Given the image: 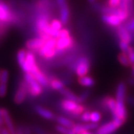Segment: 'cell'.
Returning <instances> with one entry per match:
<instances>
[{
  "mask_svg": "<svg viewBox=\"0 0 134 134\" xmlns=\"http://www.w3.org/2000/svg\"><path fill=\"white\" fill-rule=\"evenodd\" d=\"M91 60L87 55H80L68 65V70L70 73L74 72L78 77L88 75L91 70Z\"/></svg>",
  "mask_w": 134,
  "mask_h": 134,
  "instance_id": "cell-1",
  "label": "cell"
},
{
  "mask_svg": "<svg viewBox=\"0 0 134 134\" xmlns=\"http://www.w3.org/2000/svg\"><path fill=\"white\" fill-rule=\"evenodd\" d=\"M24 79L27 85V98L36 99L43 93V87L31 74L24 73Z\"/></svg>",
  "mask_w": 134,
  "mask_h": 134,
  "instance_id": "cell-2",
  "label": "cell"
},
{
  "mask_svg": "<svg viewBox=\"0 0 134 134\" xmlns=\"http://www.w3.org/2000/svg\"><path fill=\"white\" fill-rule=\"evenodd\" d=\"M40 56L42 59L45 61L53 60L57 57V39L56 38H50L47 40L41 49L36 53Z\"/></svg>",
  "mask_w": 134,
  "mask_h": 134,
  "instance_id": "cell-3",
  "label": "cell"
},
{
  "mask_svg": "<svg viewBox=\"0 0 134 134\" xmlns=\"http://www.w3.org/2000/svg\"><path fill=\"white\" fill-rule=\"evenodd\" d=\"M125 123L120 119H112L111 121H108L98 127L96 129V134H112L119 129Z\"/></svg>",
  "mask_w": 134,
  "mask_h": 134,
  "instance_id": "cell-4",
  "label": "cell"
},
{
  "mask_svg": "<svg viewBox=\"0 0 134 134\" xmlns=\"http://www.w3.org/2000/svg\"><path fill=\"white\" fill-rule=\"evenodd\" d=\"M27 98V85L24 79H21L19 82L18 87L14 94V103L17 105H20L24 103L26 99Z\"/></svg>",
  "mask_w": 134,
  "mask_h": 134,
  "instance_id": "cell-5",
  "label": "cell"
},
{
  "mask_svg": "<svg viewBox=\"0 0 134 134\" xmlns=\"http://www.w3.org/2000/svg\"><path fill=\"white\" fill-rule=\"evenodd\" d=\"M45 40L42 39L41 37H34V38H31V39L27 40L25 43V48L26 49H27L28 51H32L35 54H36L38 53L42 46L45 43Z\"/></svg>",
  "mask_w": 134,
  "mask_h": 134,
  "instance_id": "cell-6",
  "label": "cell"
},
{
  "mask_svg": "<svg viewBox=\"0 0 134 134\" xmlns=\"http://www.w3.org/2000/svg\"><path fill=\"white\" fill-rule=\"evenodd\" d=\"M116 33L117 36V38L119 41H123L130 44V43L133 40V34L131 32H129L127 27L124 26V24H122L116 28Z\"/></svg>",
  "mask_w": 134,
  "mask_h": 134,
  "instance_id": "cell-7",
  "label": "cell"
},
{
  "mask_svg": "<svg viewBox=\"0 0 134 134\" xmlns=\"http://www.w3.org/2000/svg\"><path fill=\"white\" fill-rule=\"evenodd\" d=\"M101 20L106 25L111 27L116 28L124 24L121 18L116 14L111 15H101Z\"/></svg>",
  "mask_w": 134,
  "mask_h": 134,
  "instance_id": "cell-8",
  "label": "cell"
},
{
  "mask_svg": "<svg viewBox=\"0 0 134 134\" xmlns=\"http://www.w3.org/2000/svg\"><path fill=\"white\" fill-rule=\"evenodd\" d=\"M101 104L103 109L110 111L111 116L113 117L116 109V99L111 96H104L101 100Z\"/></svg>",
  "mask_w": 134,
  "mask_h": 134,
  "instance_id": "cell-9",
  "label": "cell"
},
{
  "mask_svg": "<svg viewBox=\"0 0 134 134\" xmlns=\"http://www.w3.org/2000/svg\"><path fill=\"white\" fill-rule=\"evenodd\" d=\"M48 79H49V89H51L52 91H60L62 89L65 87V83L63 82L62 79H58L56 75H53V74H46Z\"/></svg>",
  "mask_w": 134,
  "mask_h": 134,
  "instance_id": "cell-10",
  "label": "cell"
},
{
  "mask_svg": "<svg viewBox=\"0 0 134 134\" xmlns=\"http://www.w3.org/2000/svg\"><path fill=\"white\" fill-rule=\"evenodd\" d=\"M57 8L59 9V16L61 22L62 23L63 25L68 24L70 19V9L68 2L58 6Z\"/></svg>",
  "mask_w": 134,
  "mask_h": 134,
  "instance_id": "cell-11",
  "label": "cell"
},
{
  "mask_svg": "<svg viewBox=\"0 0 134 134\" xmlns=\"http://www.w3.org/2000/svg\"><path fill=\"white\" fill-rule=\"evenodd\" d=\"M33 109L35 112L39 115L40 116H41L42 118L48 120H55L56 115L52 111L44 108L41 105H39V104L35 105Z\"/></svg>",
  "mask_w": 134,
  "mask_h": 134,
  "instance_id": "cell-12",
  "label": "cell"
},
{
  "mask_svg": "<svg viewBox=\"0 0 134 134\" xmlns=\"http://www.w3.org/2000/svg\"><path fill=\"white\" fill-rule=\"evenodd\" d=\"M99 127L98 124L95 123H82V124H76L74 127L72 129L75 134H80L84 132H88L90 130L97 129Z\"/></svg>",
  "mask_w": 134,
  "mask_h": 134,
  "instance_id": "cell-13",
  "label": "cell"
},
{
  "mask_svg": "<svg viewBox=\"0 0 134 134\" xmlns=\"http://www.w3.org/2000/svg\"><path fill=\"white\" fill-rule=\"evenodd\" d=\"M116 101L124 102L127 99V86L124 82L118 83L116 91Z\"/></svg>",
  "mask_w": 134,
  "mask_h": 134,
  "instance_id": "cell-14",
  "label": "cell"
},
{
  "mask_svg": "<svg viewBox=\"0 0 134 134\" xmlns=\"http://www.w3.org/2000/svg\"><path fill=\"white\" fill-rule=\"evenodd\" d=\"M3 117L4 120L5 126L7 128V129L10 131V132L12 134H16V127L15 126V124L13 123V120L12 119L10 113H9V111L6 108H3Z\"/></svg>",
  "mask_w": 134,
  "mask_h": 134,
  "instance_id": "cell-15",
  "label": "cell"
},
{
  "mask_svg": "<svg viewBox=\"0 0 134 134\" xmlns=\"http://www.w3.org/2000/svg\"><path fill=\"white\" fill-rule=\"evenodd\" d=\"M55 120L60 125L67 127L69 129H73L76 124V123L72 119L64 116H61V115H57V116H56Z\"/></svg>",
  "mask_w": 134,
  "mask_h": 134,
  "instance_id": "cell-16",
  "label": "cell"
},
{
  "mask_svg": "<svg viewBox=\"0 0 134 134\" xmlns=\"http://www.w3.org/2000/svg\"><path fill=\"white\" fill-rule=\"evenodd\" d=\"M59 93L62 95V96H64L65 99H70V100H74L75 102L80 103L79 96L74 92H73L70 89L65 87V88L62 89L59 91Z\"/></svg>",
  "mask_w": 134,
  "mask_h": 134,
  "instance_id": "cell-17",
  "label": "cell"
},
{
  "mask_svg": "<svg viewBox=\"0 0 134 134\" xmlns=\"http://www.w3.org/2000/svg\"><path fill=\"white\" fill-rule=\"evenodd\" d=\"M78 82L82 86L84 87H93L95 85V81L94 79L91 77V76H83V77H79L78 78Z\"/></svg>",
  "mask_w": 134,
  "mask_h": 134,
  "instance_id": "cell-18",
  "label": "cell"
},
{
  "mask_svg": "<svg viewBox=\"0 0 134 134\" xmlns=\"http://www.w3.org/2000/svg\"><path fill=\"white\" fill-rule=\"evenodd\" d=\"M27 49H21L17 52L16 54V60H17V63L18 65L20 66V68L24 65V64L25 63L26 61V57H27Z\"/></svg>",
  "mask_w": 134,
  "mask_h": 134,
  "instance_id": "cell-19",
  "label": "cell"
},
{
  "mask_svg": "<svg viewBox=\"0 0 134 134\" xmlns=\"http://www.w3.org/2000/svg\"><path fill=\"white\" fill-rule=\"evenodd\" d=\"M118 61L124 67H130L131 64H130V61L129 58V56L127 54V53L124 52H121L118 54Z\"/></svg>",
  "mask_w": 134,
  "mask_h": 134,
  "instance_id": "cell-20",
  "label": "cell"
},
{
  "mask_svg": "<svg viewBox=\"0 0 134 134\" xmlns=\"http://www.w3.org/2000/svg\"><path fill=\"white\" fill-rule=\"evenodd\" d=\"M16 132L20 134H33L34 132L32 127L25 124H20L16 127Z\"/></svg>",
  "mask_w": 134,
  "mask_h": 134,
  "instance_id": "cell-21",
  "label": "cell"
},
{
  "mask_svg": "<svg viewBox=\"0 0 134 134\" xmlns=\"http://www.w3.org/2000/svg\"><path fill=\"white\" fill-rule=\"evenodd\" d=\"M54 129L57 132L60 133V134H75V132H74V130L72 129H69L67 127L60 125V124L56 125Z\"/></svg>",
  "mask_w": 134,
  "mask_h": 134,
  "instance_id": "cell-22",
  "label": "cell"
},
{
  "mask_svg": "<svg viewBox=\"0 0 134 134\" xmlns=\"http://www.w3.org/2000/svg\"><path fill=\"white\" fill-rule=\"evenodd\" d=\"M102 120V114L98 111H93L91 113V122L98 124Z\"/></svg>",
  "mask_w": 134,
  "mask_h": 134,
  "instance_id": "cell-23",
  "label": "cell"
},
{
  "mask_svg": "<svg viewBox=\"0 0 134 134\" xmlns=\"http://www.w3.org/2000/svg\"><path fill=\"white\" fill-rule=\"evenodd\" d=\"M91 111L90 110H86L80 116L79 119L83 123H90V121H91Z\"/></svg>",
  "mask_w": 134,
  "mask_h": 134,
  "instance_id": "cell-24",
  "label": "cell"
},
{
  "mask_svg": "<svg viewBox=\"0 0 134 134\" xmlns=\"http://www.w3.org/2000/svg\"><path fill=\"white\" fill-rule=\"evenodd\" d=\"M9 79V73L7 70H3L0 73V83L7 84Z\"/></svg>",
  "mask_w": 134,
  "mask_h": 134,
  "instance_id": "cell-25",
  "label": "cell"
},
{
  "mask_svg": "<svg viewBox=\"0 0 134 134\" xmlns=\"http://www.w3.org/2000/svg\"><path fill=\"white\" fill-rule=\"evenodd\" d=\"M91 94V91L89 90H85L83 91L80 95H79V102L80 103H82L83 102H85L86 100H87V99L89 98Z\"/></svg>",
  "mask_w": 134,
  "mask_h": 134,
  "instance_id": "cell-26",
  "label": "cell"
},
{
  "mask_svg": "<svg viewBox=\"0 0 134 134\" xmlns=\"http://www.w3.org/2000/svg\"><path fill=\"white\" fill-rule=\"evenodd\" d=\"M127 54L129 56L130 64H131V66H132L134 64V48L132 46L130 45V47L129 48V49L127 51Z\"/></svg>",
  "mask_w": 134,
  "mask_h": 134,
  "instance_id": "cell-27",
  "label": "cell"
},
{
  "mask_svg": "<svg viewBox=\"0 0 134 134\" xmlns=\"http://www.w3.org/2000/svg\"><path fill=\"white\" fill-rule=\"evenodd\" d=\"M124 26L127 27V29L129 32L134 33V17L129 20V21H127V23L124 24Z\"/></svg>",
  "mask_w": 134,
  "mask_h": 134,
  "instance_id": "cell-28",
  "label": "cell"
},
{
  "mask_svg": "<svg viewBox=\"0 0 134 134\" xmlns=\"http://www.w3.org/2000/svg\"><path fill=\"white\" fill-rule=\"evenodd\" d=\"M7 91V86L5 83H0V98L6 96Z\"/></svg>",
  "mask_w": 134,
  "mask_h": 134,
  "instance_id": "cell-29",
  "label": "cell"
},
{
  "mask_svg": "<svg viewBox=\"0 0 134 134\" xmlns=\"http://www.w3.org/2000/svg\"><path fill=\"white\" fill-rule=\"evenodd\" d=\"M129 47H130L129 44L123 42V41H119V48H120V49L121 50V52L127 53Z\"/></svg>",
  "mask_w": 134,
  "mask_h": 134,
  "instance_id": "cell-30",
  "label": "cell"
},
{
  "mask_svg": "<svg viewBox=\"0 0 134 134\" xmlns=\"http://www.w3.org/2000/svg\"><path fill=\"white\" fill-rule=\"evenodd\" d=\"M31 127H32L33 132H34L36 134H46V133H47V132H46L44 129H43L42 128H41V127H39V126L32 125V126H31Z\"/></svg>",
  "mask_w": 134,
  "mask_h": 134,
  "instance_id": "cell-31",
  "label": "cell"
},
{
  "mask_svg": "<svg viewBox=\"0 0 134 134\" xmlns=\"http://www.w3.org/2000/svg\"><path fill=\"white\" fill-rule=\"evenodd\" d=\"M121 0H108V6L111 7H118L120 4Z\"/></svg>",
  "mask_w": 134,
  "mask_h": 134,
  "instance_id": "cell-32",
  "label": "cell"
},
{
  "mask_svg": "<svg viewBox=\"0 0 134 134\" xmlns=\"http://www.w3.org/2000/svg\"><path fill=\"white\" fill-rule=\"evenodd\" d=\"M0 134H12V133L7 129L6 126H3L0 129Z\"/></svg>",
  "mask_w": 134,
  "mask_h": 134,
  "instance_id": "cell-33",
  "label": "cell"
},
{
  "mask_svg": "<svg viewBox=\"0 0 134 134\" xmlns=\"http://www.w3.org/2000/svg\"><path fill=\"white\" fill-rule=\"evenodd\" d=\"M127 102L131 106L134 107V96H129L127 97Z\"/></svg>",
  "mask_w": 134,
  "mask_h": 134,
  "instance_id": "cell-34",
  "label": "cell"
},
{
  "mask_svg": "<svg viewBox=\"0 0 134 134\" xmlns=\"http://www.w3.org/2000/svg\"><path fill=\"white\" fill-rule=\"evenodd\" d=\"M129 84H130L131 86H134V77H132L129 79Z\"/></svg>",
  "mask_w": 134,
  "mask_h": 134,
  "instance_id": "cell-35",
  "label": "cell"
},
{
  "mask_svg": "<svg viewBox=\"0 0 134 134\" xmlns=\"http://www.w3.org/2000/svg\"><path fill=\"white\" fill-rule=\"evenodd\" d=\"M132 67V70H131V75L132 77H134V64L131 66Z\"/></svg>",
  "mask_w": 134,
  "mask_h": 134,
  "instance_id": "cell-36",
  "label": "cell"
},
{
  "mask_svg": "<svg viewBox=\"0 0 134 134\" xmlns=\"http://www.w3.org/2000/svg\"><path fill=\"white\" fill-rule=\"evenodd\" d=\"M87 2L91 4V3H94L95 2H97V0H87Z\"/></svg>",
  "mask_w": 134,
  "mask_h": 134,
  "instance_id": "cell-37",
  "label": "cell"
},
{
  "mask_svg": "<svg viewBox=\"0 0 134 134\" xmlns=\"http://www.w3.org/2000/svg\"><path fill=\"white\" fill-rule=\"evenodd\" d=\"M80 134H92L91 132H90L89 131L88 132H82V133H80Z\"/></svg>",
  "mask_w": 134,
  "mask_h": 134,
  "instance_id": "cell-38",
  "label": "cell"
},
{
  "mask_svg": "<svg viewBox=\"0 0 134 134\" xmlns=\"http://www.w3.org/2000/svg\"><path fill=\"white\" fill-rule=\"evenodd\" d=\"M16 134H20V133H17V132H16Z\"/></svg>",
  "mask_w": 134,
  "mask_h": 134,
  "instance_id": "cell-39",
  "label": "cell"
},
{
  "mask_svg": "<svg viewBox=\"0 0 134 134\" xmlns=\"http://www.w3.org/2000/svg\"><path fill=\"white\" fill-rule=\"evenodd\" d=\"M0 72H1V70H0Z\"/></svg>",
  "mask_w": 134,
  "mask_h": 134,
  "instance_id": "cell-40",
  "label": "cell"
},
{
  "mask_svg": "<svg viewBox=\"0 0 134 134\" xmlns=\"http://www.w3.org/2000/svg\"><path fill=\"white\" fill-rule=\"evenodd\" d=\"M34 1H36V0H34Z\"/></svg>",
  "mask_w": 134,
  "mask_h": 134,
  "instance_id": "cell-41",
  "label": "cell"
},
{
  "mask_svg": "<svg viewBox=\"0 0 134 134\" xmlns=\"http://www.w3.org/2000/svg\"></svg>",
  "mask_w": 134,
  "mask_h": 134,
  "instance_id": "cell-42",
  "label": "cell"
}]
</instances>
